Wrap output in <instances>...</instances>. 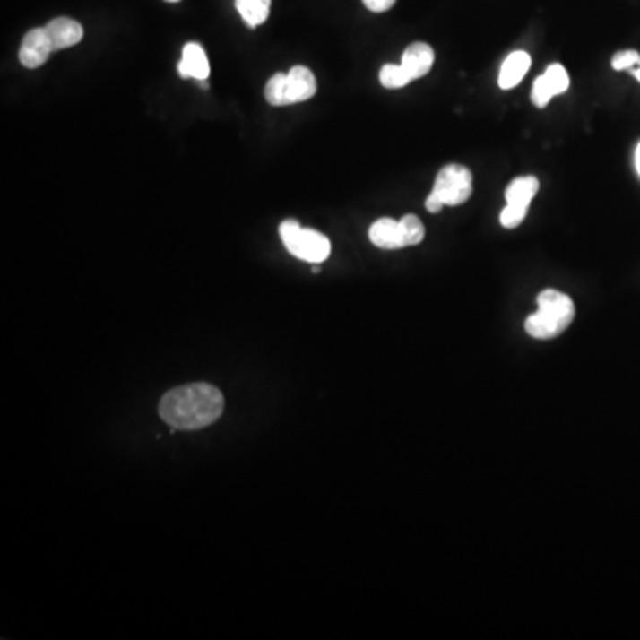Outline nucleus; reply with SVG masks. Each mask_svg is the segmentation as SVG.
I'll list each match as a JSON object with an SVG mask.
<instances>
[{"mask_svg": "<svg viewBox=\"0 0 640 640\" xmlns=\"http://www.w3.org/2000/svg\"><path fill=\"white\" fill-rule=\"evenodd\" d=\"M224 411V397L209 383H193L169 390L159 406L160 419L178 430L212 426Z\"/></svg>", "mask_w": 640, "mask_h": 640, "instance_id": "1", "label": "nucleus"}, {"mask_svg": "<svg viewBox=\"0 0 640 640\" xmlns=\"http://www.w3.org/2000/svg\"><path fill=\"white\" fill-rule=\"evenodd\" d=\"M537 312L525 320V331L535 340H549L562 334L575 320V303L564 292L546 289L537 298Z\"/></svg>", "mask_w": 640, "mask_h": 640, "instance_id": "2", "label": "nucleus"}, {"mask_svg": "<svg viewBox=\"0 0 640 640\" xmlns=\"http://www.w3.org/2000/svg\"><path fill=\"white\" fill-rule=\"evenodd\" d=\"M280 237L290 255L308 264H322L331 255V242L324 233L312 228H303L294 219L281 222Z\"/></svg>", "mask_w": 640, "mask_h": 640, "instance_id": "3", "label": "nucleus"}, {"mask_svg": "<svg viewBox=\"0 0 640 640\" xmlns=\"http://www.w3.org/2000/svg\"><path fill=\"white\" fill-rule=\"evenodd\" d=\"M432 191L443 200L445 207L463 205L473 193L471 171L459 164H448L439 169Z\"/></svg>", "mask_w": 640, "mask_h": 640, "instance_id": "4", "label": "nucleus"}, {"mask_svg": "<svg viewBox=\"0 0 640 640\" xmlns=\"http://www.w3.org/2000/svg\"><path fill=\"white\" fill-rule=\"evenodd\" d=\"M569 90V75L562 65H549L541 74L532 88V102L537 108H544L555 97L564 95Z\"/></svg>", "mask_w": 640, "mask_h": 640, "instance_id": "5", "label": "nucleus"}, {"mask_svg": "<svg viewBox=\"0 0 640 640\" xmlns=\"http://www.w3.org/2000/svg\"><path fill=\"white\" fill-rule=\"evenodd\" d=\"M52 52H54V48H52V43L48 39L45 27H38V29H30L25 34V38L22 39L18 57H20L22 66H25L29 70H36L47 63V59L50 57Z\"/></svg>", "mask_w": 640, "mask_h": 640, "instance_id": "6", "label": "nucleus"}, {"mask_svg": "<svg viewBox=\"0 0 640 640\" xmlns=\"http://www.w3.org/2000/svg\"><path fill=\"white\" fill-rule=\"evenodd\" d=\"M285 93H287L289 106L314 99L317 93V81H316V75L312 74V70L307 66H294L287 74Z\"/></svg>", "mask_w": 640, "mask_h": 640, "instance_id": "7", "label": "nucleus"}, {"mask_svg": "<svg viewBox=\"0 0 640 640\" xmlns=\"http://www.w3.org/2000/svg\"><path fill=\"white\" fill-rule=\"evenodd\" d=\"M45 30L48 34V39L52 43L54 52L70 48V47L77 45L84 38L82 25L79 22L72 20V18H66V16H59V18L50 20L45 25Z\"/></svg>", "mask_w": 640, "mask_h": 640, "instance_id": "8", "label": "nucleus"}, {"mask_svg": "<svg viewBox=\"0 0 640 640\" xmlns=\"http://www.w3.org/2000/svg\"><path fill=\"white\" fill-rule=\"evenodd\" d=\"M531 66H532V57L525 50H516L509 54L500 68V75H498L500 90L509 91L516 88L525 79Z\"/></svg>", "mask_w": 640, "mask_h": 640, "instance_id": "9", "label": "nucleus"}, {"mask_svg": "<svg viewBox=\"0 0 640 640\" xmlns=\"http://www.w3.org/2000/svg\"><path fill=\"white\" fill-rule=\"evenodd\" d=\"M370 242L379 247V249H401L406 247V240L401 229V222L392 219V217H381L377 219L368 231Z\"/></svg>", "mask_w": 640, "mask_h": 640, "instance_id": "10", "label": "nucleus"}, {"mask_svg": "<svg viewBox=\"0 0 640 640\" xmlns=\"http://www.w3.org/2000/svg\"><path fill=\"white\" fill-rule=\"evenodd\" d=\"M178 74L182 79L207 81L211 75V65L205 50L198 43H187L182 52V61L178 63Z\"/></svg>", "mask_w": 640, "mask_h": 640, "instance_id": "11", "label": "nucleus"}, {"mask_svg": "<svg viewBox=\"0 0 640 640\" xmlns=\"http://www.w3.org/2000/svg\"><path fill=\"white\" fill-rule=\"evenodd\" d=\"M434 59H436V56H434L432 47L422 43V41H417V43H411L404 50L401 65L404 66V70L408 72L411 81H419V79L426 77L427 74L432 70Z\"/></svg>", "mask_w": 640, "mask_h": 640, "instance_id": "12", "label": "nucleus"}, {"mask_svg": "<svg viewBox=\"0 0 640 640\" xmlns=\"http://www.w3.org/2000/svg\"><path fill=\"white\" fill-rule=\"evenodd\" d=\"M537 193H539V180L535 177H532V175L520 177V178H515L507 186L506 202L511 207H516V209H522V211L529 212L531 203H532Z\"/></svg>", "mask_w": 640, "mask_h": 640, "instance_id": "13", "label": "nucleus"}, {"mask_svg": "<svg viewBox=\"0 0 640 640\" xmlns=\"http://www.w3.org/2000/svg\"><path fill=\"white\" fill-rule=\"evenodd\" d=\"M235 5L249 27H258L269 18L271 0H235Z\"/></svg>", "mask_w": 640, "mask_h": 640, "instance_id": "14", "label": "nucleus"}, {"mask_svg": "<svg viewBox=\"0 0 640 640\" xmlns=\"http://www.w3.org/2000/svg\"><path fill=\"white\" fill-rule=\"evenodd\" d=\"M379 81L386 90H401L413 82L402 65H385L379 72Z\"/></svg>", "mask_w": 640, "mask_h": 640, "instance_id": "15", "label": "nucleus"}, {"mask_svg": "<svg viewBox=\"0 0 640 640\" xmlns=\"http://www.w3.org/2000/svg\"><path fill=\"white\" fill-rule=\"evenodd\" d=\"M399 222H401V229H402L406 246H417L426 238V226L420 221V217H417L415 213L404 215Z\"/></svg>", "mask_w": 640, "mask_h": 640, "instance_id": "16", "label": "nucleus"}, {"mask_svg": "<svg viewBox=\"0 0 640 640\" xmlns=\"http://www.w3.org/2000/svg\"><path fill=\"white\" fill-rule=\"evenodd\" d=\"M285 86H287V74L272 75L265 86V100L274 107L289 106Z\"/></svg>", "mask_w": 640, "mask_h": 640, "instance_id": "17", "label": "nucleus"}, {"mask_svg": "<svg viewBox=\"0 0 640 640\" xmlns=\"http://www.w3.org/2000/svg\"><path fill=\"white\" fill-rule=\"evenodd\" d=\"M640 54L637 50H621L612 57V68L621 72V70H632L634 66H639Z\"/></svg>", "mask_w": 640, "mask_h": 640, "instance_id": "18", "label": "nucleus"}, {"mask_svg": "<svg viewBox=\"0 0 640 640\" xmlns=\"http://www.w3.org/2000/svg\"><path fill=\"white\" fill-rule=\"evenodd\" d=\"M397 0H363L365 7L372 13H385L395 5Z\"/></svg>", "mask_w": 640, "mask_h": 640, "instance_id": "19", "label": "nucleus"}, {"mask_svg": "<svg viewBox=\"0 0 640 640\" xmlns=\"http://www.w3.org/2000/svg\"><path fill=\"white\" fill-rule=\"evenodd\" d=\"M443 207H445V203H443V200L432 191L428 196H427L426 200V209L427 212L430 213H437L441 212L443 211Z\"/></svg>", "mask_w": 640, "mask_h": 640, "instance_id": "20", "label": "nucleus"}, {"mask_svg": "<svg viewBox=\"0 0 640 640\" xmlns=\"http://www.w3.org/2000/svg\"><path fill=\"white\" fill-rule=\"evenodd\" d=\"M636 168H637V173H639L640 177V143L637 150H636Z\"/></svg>", "mask_w": 640, "mask_h": 640, "instance_id": "21", "label": "nucleus"}, {"mask_svg": "<svg viewBox=\"0 0 640 640\" xmlns=\"http://www.w3.org/2000/svg\"><path fill=\"white\" fill-rule=\"evenodd\" d=\"M632 75H634V77H636V79H637V81H639L640 82V63L639 68H637V70H634V72H632Z\"/></svg>", "mask_w": 640, "mask_h": 640, "instance_id": "22", "label": "nucleus"}, {"mask_svg": "<svg viewBox=\"0 0 640 640\" xmlns=\"http://www.w3.org/2000/svg\"><path fill=\"white\" fill-rule=\"evenodd\" d=\"M168 2H178V0H168Z\"/></svg>", "mask_w": 640, "mask_h": 640, "instance_id": "23", "label": "nucleus"}]
</instances>
